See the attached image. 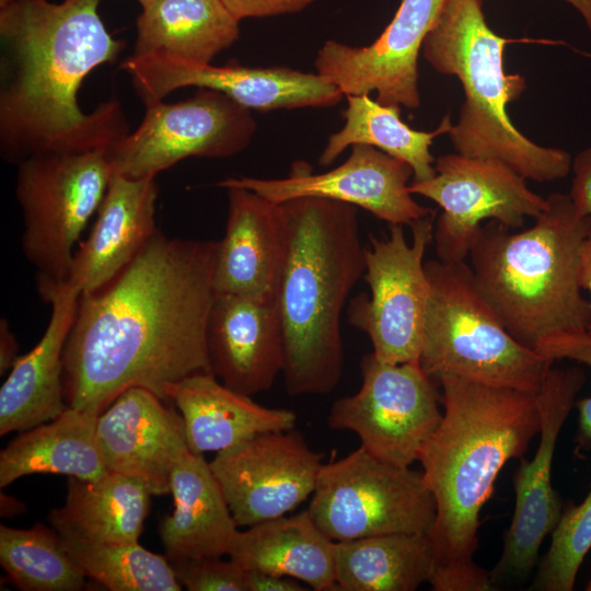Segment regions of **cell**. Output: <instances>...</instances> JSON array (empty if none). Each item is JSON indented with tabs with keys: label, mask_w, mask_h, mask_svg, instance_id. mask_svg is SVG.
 Wrapping results in <instances>:
<instances>
[{
	"label": "cell",
	"mask_w": 591,
	"mask_h": 591,
	"mask_svg": "<svg viewBox=\"0 0 591 591\" xmlns=\"http://www.w3.org/2000/svg\"><path fill=\"white\" fill-rule=\"evenodd\" d=\"M247 591H304L308 590L293 578L246 570Z\"/></svg>",
	"instance_id": "f35d334b"
},
{
	"label": "cell",
	"mask_w": 591,
	"mask_h": 591,
	"mask_svg": "<svg viewBox=\"0 0 591 591\" xmlns=\"http://www.w3.org/2000/svg\"><path fill=\"white\" fill-rule=\"evenodd\" d=\"M239 23L221 0H154L137 18L134 54L210 63L237 40Z\"/></svg>",
	"instance_id": "83f0119b"
},
{
	"label": "cell",
	"mask_w": 591,
	"mask_h": 591,
	"mask_svg": "<svg viewBox=\"0 0 591 591\" xmlns=\"http://www.w3.org/2000/svg\"><path fill=\"white\" fill-rule=\"evenodd\" d=\"M336 542L306 510L237 533L228 557L245 570L293 578L315 591L337 590Z\"/></svg>",
	"instance_id": "484cf974"
},
{
	"label": "cell",
	"mask_w": 591,
	"mask_h": 591,
	"mask_svg": "<svg viewBox=\"0 0 591 591\" xmlns=\"http://www.w3.org/2000/svg\"><path fill=\"white\" fill-rule=\"evenodd\" d=\"M144 107L138 128L107 150L113 174L155 177L186 158L232 157L250 144L256 131L251 109L210 89L198 88L176 103L162 100Z\"/></svg>",
	"instance_id": "8fae6325"
},
{
	"label": "cell",
	"mask_w": 591,
	"mask_h": 591,
	"mask_svg": "<svg viewBox=\"0 0 591 591\" xmlns=\"http://www.w3.org/2000/svg\"><path fill=\"white\" fill-rule=\"evenodd\" d=\"M570 3L582 15L586 24L591 31V0H565Z\"/></svg>",
	"instance_id": "7bdbcfd3"
},
{
	"label": "cell",
	"mask_w": 591,
	"mask_h": 591,
	"mask_svg": "<svg viewBox=\"0 0 591 591\" xmlns=\"http://www.w3.org/2000/svg\"><path fill=\"white\" fill-rule=\"evenodd\" d=\"M590 548L591 485L582 502H570L563 508L559 521L552 532L551 545L529 590L571 591Z\"/></svg>",
	"instance_id": "836d02e7"
},
{
	"label": "cell",
	"mask_w": 591,
	"mask_h": 591,
	"mask_svg": "<svg viewBox=\"0 0 591 591\" xmlns=\"http://www.w3.org/2000/svg\"><path fill=\"white\" fill-rule=\"evenodd\" d=\"M229 210L213 269L215 293H276L286 245L279 204L227 187Z\"/></svg>",
	"instance_id": "603a6c76"
},
{
	"label": "cell",
	"mask_w": 591,
	"mask_h": 591,
	"mask_svg": "<svg viewBox=\"0 0 591 591\" xmlns=\"http://www.w3.org/2000/svg\"><path fill=\"white\" fill-rule=\"evenodd\" d=\"M584 383L586 373L581 368L552 367L537 393L540 441L533 459L522 457L513 476L514 511L505 534L501 556L490 571L496 589L500 583H513L529 577L543 541L559 521L563 505L552 486L553 459L561 428Z\"/></svg>",
	"instance_id": "5bb4252c"
},
{
	"label": "cell",
	"mask_w": 591,
	"mask_h": 591,
	"mask_svg": "<svg viewBox=\"0 0 591 591\" xmlns=\"http://www.w3.org/2000/svg\"><path fill=\"white\" fill-rule=\"evenodd\" d=\"M437 382L443 417L418 460L436 502L427 534L434 556L429 583L434 591L497 590L490 571L474 561L479 514L501 468L540 433L538 392L453 375Z\"/></svg>",
	"instance_id": "3957f363"
},
{
	"label": "cell",
	"mask_w": 591,
	"mask_h": 591,
	"mask_svg": "<svg viewBox=\"0 0 591 591\" xmlns=\"http://www.w3.org/2000/svg\"><path fill=\"white\" fill-rule=\"evenodd\" d=\"M100 414L67 407L54 419L23 431L0 452V486L32 474L95 480L109 471L96 436Z\"/></svg>",
	"instance_id": "4316f807"
},
{
	"label": "cell",
	"mask_w": 591,
	"mask_h": 591,
	"mask_svg": "<svg viewBox=\"0 0 591 591\" xmlns=\"http://www.w3.org/2000/svg\"><path fill=\"white\" fill-rule=\"evenodd\" d=\"M578 282L581 289L590 292L589 303L591 310V232L580 244L578 254ZM587 332L591 334V321Z\"/></svg>",
	"instance_id": "60d3db41"
},
{
	"label": "cell",
	"mask_w": 591,
	"mask_h": 591,
	"mask_svg": "<svg viewBox=\"0 0 591 591\" xmlns=\"http://www.w3.org/2000/svg\"><path fill=\"white\" fill-rule=\"evenodd\" d=\"M412 167L368 144H354L339 166L313 173L302 161L294 162L285 178L227 177L218 187L250 189L265 199L281 204L298 197H321L362 208L389 224L412 225L436 213L418 204L409 192Z\"/></svg>",
	"instance_id": "e0dca14e"
},
{
	"label": "cell",
	"mask_w": 591,
	"mask_h": 591,
	"mask_svg": "<svg viewBox=\"0 0 591 591\" xmlns=\"http://www.w3.org/2000/svg\"><path fill=\"white\" fill-rule=\"evenodd\" d=\"M535 351L552 361L569 359L591 369V334L588 332L547 338L537 345ZM575 407L578 410V427L573 453L580 457L591 450V396L576 401Z\"/></svg>",
	"instance_id": "e575fe53"
},
{
	"label": "cell",
	"mask_w": 591,
	"mask_h": 591,
	"mask_svg": "<svg viewBox=\"0 0 591 591\" xmlns=\"http://www.w3.org/2000/svg\"><path fill=\"white\" fill-rule=\"evenodd\" d=\"M586 590H587V591H591V579H590V581L588 582V584H587V587H586Z\"/></svg>",
	"instance_id": "bcb514c9"
},
{
	"label": "cell",
	"mask_w": 591,
	"mask_h": 591,
	"mask_svg": "<svg viewBox=\"0 0 591 591\" xmlns=\"http://www.w3.org/2000/svg\"><path fill=\"white\" fill-rule=\"evenodd\" d=\"M296 428L253 436L209 463L239 526L288 514L312 496L323 466Z\"/></svg>",
	"instance_id": "2e32d148"
},
{
	"label": "cell",
	"mask_w": 591,
	"mask_h": 591,
	"mask_svg": "<svg viewBox=\"0 0 591 591\" xmlns=\"http://www.w3.org/2000/svg\"><path fill=\"white\" fill-rule=\"evenodd\" d=\"M218 247L157 231L111 281L80 294L63 350L69 407L101 414L130 387L169 401L175 383L212 373L207 326Z\"/></svg>",
	"instance_id": "6da1fadb"
},
{
	"label": "cell",
	"mask_w": 591,
	"mask_h": 591,
	"mask_svg": "<svg viewBox=\"0 0 591 591\" xmlns=\"http://www.w3.org/2000/svg\"><path fill=\"white\" fill-rule=\"evenodd\" d=\"M344 117L343 128L328 137L320 165H331L348 147L368 144L406 162L413 170V182L433 177L430 147L434 138L449 134L452 127L447 115L432 131L415 130L402 120L399 106L381 104L369 94L347 95Z\"/></svg>",
	"instance_id": "4dcf8cb0"
},
{
	"label": "cell",
	"mask_w": 591,
	"mask_h": 591,
	"mask_svg": "<svg viewBox=\"0 0 591 591\" xmlns=\"http://www.w3.org/2000/svg\"><path fill=\"white\" fill-rule=\"evenodd\" d=\"M54 528V526H53ZM63 548L88 577L112 591H179L182 584L166 558L139 543H103L66 528H54Z\"/></svg>",
	"instance_id": "1f68e13d"
},
{
	"label": "cell",
	"mask_w": 591,
	"mask_h": 591,
	"mask_svg": "<svg viewBox=\"0 0 591 591\" xmlns=\"http://www.w3.org/2000/svg\"><path fill=\"white\" fill-rule=\"evenodd\" d=\"M434 171L433 177L412 182L408 189L442 209L433 229L436 253L442 262L465 260L484 220L515 229L546 208V198L501 162L451 153L436 160Z\"/></svg>",
	"instance_id": "4fadbf2b"
},
{
	"label": "cell",
	"mask_w": 591,
	"mask_h": 591,
	"mask_svg": "<svg viewBox=\"0 0 591 591\" xmlns=\"http://www.w3.org/2000/svg\"><path fill=\"white\" fill-rule=\"evenodd\" d=\"M16 0H0V9L9 5L10 3L14 2Z\"/></svg>",
	"instance_id": "ee69618b"
},
{
	"label": "cell",
	"mask_w": 591,
	"mask_h": 591,
	"mask_svg": "<svg viewBox=\"0 0 591 591\" xmlns=\"http://www.w3.org/2000/svg\"><path fill=\"white\" fill-rule=\"evenodd\" d=\"M23 508V503L18 499L1 493V515L3 518L16 515L22 512Z\"/></svg>",
	"instance_id": "b9f144b4"
},
{
	"label": "cell",
	"mask_w": 591,
	"mask_h": 591,
	"mask_svg": "<svg viewBox=\"0 0 591 591\" xmlns=\"http://www.w3.org/2000/svg\"><path fill=\"white\" fill-rule=\"evenodd\" d=\"M521 232L490 220L468 252L476 288L509 334L534 349L543 340L587 332L590 303L578 282V254L591 232L569 195L555 193Z\"/></svg>",
	"instance_id": "5b68a950"
},
{
	"label": "cell",
	"mask_w": 591,
	"mask_h": 591,
	"mask_svg": "<svg viewBox=\"0 0 591 591\" xmlns=\"http://www.w3.org/2000/svg\"><path fill=\"white\" fill-rule=\"evenodd\" d=\"M445 1L402 0L390 24L368 46L326 40L315 59L317 73L346 96L375 92L381 104L418 107L419 53Z\"/></svg>",
	"instance_id": "ac0fdd59"
},
{
	"label": "cell",
	"mask_w": 591,
	"mask_h": 591,
	"mask_svg": "<svg viewBox=\"0 0 591 591\" xmlns=\"http://www.w3.org/2000/svg\"><path fill=\"white\" fill-rule=\"evenodd\" d=\"M99 3L16 0L0 9V153L8 163L43 151L108 149L129 132L118 101L92 113L78 104L85 77L124 47Z\"/></svg>",
	"instance_id": "7a4b0ae2"
},
{
	"label": "cell",
	"mask_w": 591,
	"mask_h": 591,
	"mask_svg": "<svg viewBox=\"0 0 591 591\" xmlns=\"http://www.w3.org/2000/svg\"><path fill=\"white\" fill-rule=\"evenodd\" d=\"M509 39L487 24L482 0H447L424 45V58L438 72L455 76L464 91L459 119L449 137L456 153L495 160L538 183L565 177L570 154L536 144L511 123L508 105L525 91V79L503 69Z\"/></svg>",
	"instance_id": "8992f818"
},
{
	"label": "cell",
	"mask_w": 591,
	"mask_h": 591,
	"mask_svg": "<svg viewBox=\"0 0 591 591\" xmlns=\"http://www.w3.org/2000/svg\"><path fill=\"white\" fill-rule=\"evenodd\" d=\"M211 372L231 390H269L285 367L276 293H215L207 326Z\"/></svg>",
	"instance_id": "d6986e66"
},
{
	"label": "cell",
	"mask_w": 591,
	"mask_h": 591,
	"mask_svg": "<svg viewBox=\"0 0 591 591\" xmlns=\"http://www.w3.org/2000/svg\"><path fill=\"white\" fill-rule=\"evenodd\" d=\"M167 395L183 416L188 449L195 454L219 452L259 433L293 429L297 424L293 410L259 405L212 373L185 378Z\"/></svg>",
	"instance_id": "d4e9b609"
},
{
	"label": "cell",
	"mask_w": 591,
	"mask_h": 591,
	"mask_svg": "<svg viewBox=\"0 0 591 591\" xmlns=\"http://www.w3.org/2000/svg\"><path fill=\"white\" fill-rule=\"evenodd\" d=\"M308 511L327 536L345 542L428 534L436 502L421 472L387 463L360 447L323 464Z\"/></svg>",
	"instance_id": "9c48e42d"
},
{
	"label": "cell",
	"mask_w": 591,
	"mask_h": 591,
	"mask_svg": "<svg viewBox=\"0 0 591 591\" xmlns=\"http://www.w3.org/2000/svg\"><path fill=\"white\" fill-rule=\"evenodd\" d=\"M151 496L138 480L114 472L95 480L69 477L65 505L53 509L48 519L51 526L92 541L138 543Z\"/></svg>",
	"instance_id": "f1b7e54d"
},
{
	"label": "cell",
	"mask_w": 591,
	"mask_h": 591,
	"mask_svg": "<svg viewBox=\"0 0 591 591\" xmlns=\"http://www.w3.org/2000/svg\"><path fill=\"white\" fill-rule=\"evenodd\" d=\"M434 556L427 534L391 533L336 542L338 591H415L429 582Z\"/></svg>",
	"instance_id": "f546056e"
},
{
	"label": "cell",
	"mask_w": 591,
	"mask_h": 591,
	"mask_svg": "<svg viewBox=\"0 0 591 591\" xmlns=\"http://www.w3.org/2000/svg\"><path fill=\"white\" fill-rule=\"evenodd\" d=\"M18 343L7 320L0 322V373L3 374L15 363L18 356Z\"/></svg>",
	"instance_id": "ab89813d"
},
{
	"label": "cell",
	"mask_w": 591,
	"mask_h": 591,
	"mask_svg": "<svg viewBox=\"0 0 591 591\" xmlns=\"http://www.w3.org/2000/svg\"><path fill=\"white\" fill-rule=\"evenodd\" d=\"M107 150L43 151L16 165L22 248L37 270L39 294L68 280L74 244L113 175Z\"/></svg>",
	"instance_id": "ba28073f"
},
{
	"label": "cell",
	"mask_w": 591,
	"mask_h": 591,
	"mask_svg": "<svg viewBox=\"0 0 591 591\" xmlns=\"http://www.w3.org/2000/svg\"><path fill=\"white\" fill-rule=\"evenodd\" d=\"M430 291L419 364L434 381L453 375L537 393L554 361L515 340L478 292L470 265L425 262Z\"/></svg>",
	"instance_id": "52a82bcc"
},
{
	"label": "cell",
	"mask_w": 591,
	"mask_h": 591,
	"mask_svg": "<svg viewBox=\"0 0 591 591\" xmlns=\"http://www.w3.org/2000/svg\"><path fill=\"white\" fill-rule=\"evenodd\" d=\"M434 215L410 225V243L403 225L390 224L389 236L370 235L364 246L362 278L370 294L349 302L348 321L369 337L382 362H419L430 291L424 257L433 241Z\"/></svg>",
	"instance_id": "30bf717a"
},
{
	"label": "cell",
	"mask_w": 591,
	"mask_h": 591,
	"mask_svg": "<svg viewBox=\"0 0 591 591\" xmlns=\"http://www.w3.org/2000/svg\"><path fill=\"white\" fill-rule=\"evenodd\" d=\"M163 402L147 389L130 387L96 421L108 471L138 480L155 496L170 493L175 461L188 449L183 416Z\"/></svg>",
	"instance_id": "ffe728a7"
},
{
	"label": "cell",
	"mask_w": 591,
	"mask_h": 591,
	"mask_svg": "<svg viewBox=\"0 0 591 591\" xmlns=\"http://www.w3.org/2000/svg\"><path fill=\"white\" fill-rule=\"evenodd\" d=\"M137 1L140 3V5L142 8V7L148 5L149 3H151L154 0H137Z\"/></svg>",
	"instance_id": "f6af8a7d"
},
{
	"label": "cell",
	"mask_w": 591,
	"mask_h": 591,
	"mask_svg": "<svg viewBox=\"0 0 591 591\" xmlns=\"http://www.w3.org/2000/svg\"><path fill=\"white\" fill-rule=\"evenodd\" d=\"M143 104L162 101L177 89L221 92L257 112L332 107L344 94L326 77L288 67L212 66L164 54L135 55L120 63Z\"/></svg>",
	"instance_id": "9a60e30c"
},
{
	"label": "cell",
	"mask_w": 591,
	"mask_h": 591,
	"mask_svg": "<svg viewBox=\"0 0 591 591\" xmlns=\"http://www.w3.org/2000/svg\"><path fill=\"white\" fill-rule=\"evenodd\" d=\"M239 21L248 18H267L303 11L314 0H221Z\"/></svg>",
	"instance_id": "8d00e7d4"
},
{
	"label": "cell",
	"mask_w": 591,
	"mask_h": 591,
	"mask_svg": "<svg viewBox=\"0 0 591 591\" xmlns=\"http://www.w3.org/2000/svg\"><path fill=\"white\" fill-rule=\"evenodd\" d=\"M0 564L23 591H78L85 586L86 576L63 548L58 533L42 523L31 529L1 524Z\"/></svg>",
	"instance_id": "d6a6232c"
},
{
	"label": "cell",
	"mask_w": 591,
	"mask_h": 591,
	"mask_svg": "<svg viewBox=\"0 0 591 591\" xmlns=\"http://www.w3.org/2000/svg\"><path fill=\"white\" fill-rule=\"evenodd\" d=\"M155 177L113 174L89 236L74 252L67 283L92 292L121 271L158 231Z\"/></svg>",
	"instance_id": "44dd1931"
},
{
	"label": "cell",
	"mask_w": 591,
	"mask_h": 591,
	"mask_svg": "<svg viewBox=\"0 0 591 591\" xmlns=\"http://www.w3.org/2000/svg\"><path fill=\"white\" fill-rule=\"evenodd\" d=\"M286 233L276 289L289 395H326L344 367L340 316L364 274L358 208L321 197L279 204Z\"/></svg>",
	"instance_id": "277c9868"
},
{
	"label": "cell",
	"mask_w": 591,
	"mask_h": 591,
	"mask_svg": "<svg viewBox=\"0 0 591 591\" xmlns=\"http://www.w3.org/2000/svg\"><path fill=\"white\" fill-rule=\"evenodd\" d=\"M40 297L50 304L49 322L36 346L19 356L1 386L0 436L49 421L68 407L63 393V350L80 292L65 282Z\"/></svg>",
	"instance_id": "7402d4cb"
},
{
	"label": "cell",
	"mask_w": 591,
	"mask_h": 591,
	"mask_svg": "<svg viewBox=\"0 0 591 591\" xmlns=\"http://www.w3.org/2000/svg\"><path fill=\"white\" fill-rule=\"evenodd\" d=\"M573 178L568 194L576 212L591 218V148L579 152L571 162Z\"/></svg>",
	"instance_id": "74e56055"
},
{
	"label": "cell",
	"mask_w": 591,
	"mask_h": 591,
	"mask_svg": "<svg viewBox=\"0 0 591 591\" xmlns=\"http://www.w3.org/2000/svg\"><path fill=\"white\" fill-rule=\"evenodd\" d=\"M360 370L359 391L334 402L328 427L351 431L372 455L409 467L443 417L436 382L419 362L386 363L372 352L362 358Z\"/></svg>",
	"instance_id": "7c38bea8"
},
{
	"label": "cell",
	"mask_w": 591,
	"mask_h": 591,
	"mask_svg": "<svg viewBox=\"0 0 591 591\" xmlns=\"http://www.w3.org/2000/svg\"><path fill=\"white\" fill-rule=\"evenodd\" d=\"M174 511L160 523L169 560L228 556L239 533L221 487L202 454L185 450L171 473Z\"/></svg>",
	"instance_id": "cb8c5ba5"
},
{
	"label": "cell",
	"mask_w": 591,
	"mask_h": 591,
	"mask_svg": "<svg viewBox=\"0 0 591 591\" xmlns=\"http://www.w3.org/2000/svg\"><path fill=\"white\" fill-rule=\"evenodd\" d=\"M179 583L189 591H247L246 570L229 558L169 560Z\"/></svg>",
	"instance_id": "d590c367"
}]
</instances>
